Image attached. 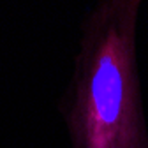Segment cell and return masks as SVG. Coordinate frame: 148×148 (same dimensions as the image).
I'll list each match as a JSON object with an SVG mask.
<instances>
[{"instance_id":"obj_1","label":"cell","mask_w":148,"mask_h":148,"mask_svg":"<svg viewBox=\"0 0 148 148\" xmlns=\"http://www.w3.org/2000/svg\"><path fill=\"white\" fill-rule=\"evenodd\" d=\"M139 0H101L81 21L60 101L71 148H148L138 65Z\"/></svg>"}]
</instances>
